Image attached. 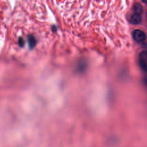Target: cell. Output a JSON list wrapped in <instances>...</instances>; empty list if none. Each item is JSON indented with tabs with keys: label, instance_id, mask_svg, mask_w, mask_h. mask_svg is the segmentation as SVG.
Listing matches in <instances>:
<instances>
[{
	"label": "cell",
	"instance_id": "2",
	"mask_svg": "<svg viewBox=\"0 0 147 147\" xmlns=\"http://www.w3.org/2000/svg\"><path fill=\"white\" fill-rule=\"evenodd\" d=\"M133 39L138 42H142L146 40V34L140 29H136L132 33Z\"/></svg>",
	"mask_w": 147,
	"mask_h": 147
},
{
	"label": "cell",
	"instance_id": "7",
	"mask_svg": "<svg viewBox=\"0 0 147 147\" xmlns=\"http://www.w3.org/2000/svg\"><path fill=\"white\" fill-rule=\"evenodd\" d=\"M142 1L145 3H147V0H142Z\"/></svg>",
	"mask_w": 147,
	"mask_h": 147
},
{
	"label": "cell",
	"instance_id": "1",
	"mask_svg": "<svg viewBox=\"0 0 147 147\" xmlns=\"http://www.w3.org/2000/svg\"><path fill=\"white\" fill-rule=\"evenodd\" d=\"M138 62L141 69L147 72V51H142L139 55Z\"/></svg>",
	"mask_w": 147,
	"mask_h": 147
},
{
	"label": "cell",
	"instance_id": "5",
	"mask_svg": "<svg viewBox=\"0 0 147 147\" xmlns=\"http://www.w3.org/2000/svg\"><path fill=\"white\" fill-rule=\"evenodd\" d=\"M28 44H29L30 48H33L36 44V38L34 37V36L32 34L28 36Z\"/></svg>",
	"mask_w": 147,
	"mask_h": 147
},
{
	"label": "cell",
	"instance_id": "4",
	"mask_svg": "<svg viewBox=\"0 0 147 147\" xmlns=\"http://www.w3.org/2000/svg\"><path fill=\"white\" fill-rule=\"evenodd\" d=\"M133 10H134V13L139 15H141V14L143 12L142 6L139 3H135L133 5Z\"/></svg>",
	"mask_w": 147,
	"mask_h": 147
},
{
	"label": "cell",
	"instance_id": "6",
	"mask_svg": "<svg viewBox=\"0 0 147 147\" xmlns=\"http://www.w3.org/2000/svg\"><path fill=\"white\" fill-rule=\"evenodd\" d=\"M18 44L21 47H23L24 45V41L22 37L20 38L18 40Z\"/></svg>",
	"mask_w": 147,
	"mask_h": 147
},
{
	"label": "cell",
	"instance_id": "3",
	"mask_svg": "<svg viewBox=\"0 0 147 147\" xmlns=\"http://www.w3.org/2000/svg\"><path fill=\"white\" fill-rule=\"evenodd\" d=\"M142 21V18L141 15L137 14H133L130 17V22L134 25L140 24Z\"/></svg>",
	"mask_w": 147,
	"mask_h": 147
}]
</instances>
